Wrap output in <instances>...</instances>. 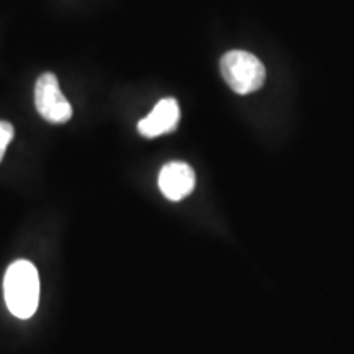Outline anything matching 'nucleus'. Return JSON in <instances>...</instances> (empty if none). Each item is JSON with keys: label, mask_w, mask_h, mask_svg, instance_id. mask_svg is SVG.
Instances as JSON below:
<instances>
[{"label": "nucleus", "mask_w": 354, "mask_h": 354, "mask_svg": "<svg viewBox=\"0 0 354 354\" xmlns=\"http://www.w3.org/2000/svg\"><path fill=\"white\" fill-rule=\"evenodd\" d=\"M3 297L13 317L28 320L35 315L39 304V276L30 261L19 259L8 266L3 277Z\"/></svg>", "instance_id": "1"}, {"label": "nucleus", "mask_w": 354, "mask_h": 354, "mask_svg": "<svg viewBox=\"0 0 354 354\" xmlns=\"http://www.w3.org/2000/svg\"><path fill=\"white\" fill-rule=\"evenodd\" d=\"M220 71L225 82L240 95L251 94L264 86V64L248 51L233 50L221 57Z\"/></svg>", "instance_id": "2"}, {"label": "nucleus", "mask_w": 354, "mask_h": 354, "mask_svg": "<svg viewBox=\"0 0 354 354\" xmlns=\"http://www.w3.org/2000/svg\"><path fill=\"white\" fill-rule=\"evenodd\" d=\"M35 107L46 122L66 123L73 117V107L61 92L57 77L53 73H44L35 84Z\"/></svg>", "instance_id": "3"}, {"label": "nucleus", "mask_w": 354, "mask_h": 354, "mask_svg": "<svg viewBox=\"0 0 354 354\" xmlns=\"http://www.w3.org/2000/svg\"><path fill=\"white\" fill-rule=\"evenodd\" d=\"M158 185L166 198L172 202L183 201L196 187V174L185 162H169L159 172Z\"/></svg>", "instance_id": "4"}, {"label": "nucleus", "mask_w": 354, "mask_h": 354, "mask_svg": "<svg viewBox=\"0 0 354 354\" xmlns=\"http://www.w3.org/2000/svg\"><path fill=\"white\" fill-rule=\"evenodd\" d=\"M180 120L179 104L174 99L159 100L151 113H148L143 120L138 123L140 135L145 138H156V136L166 135L176 130Z\"/></svg>", "instance_id": "5"}, {"label": "nucleus", "mask_w": 354, "mask_h": 354, "mask_svg": "<svg viewBox=\"0 0 354 354\" xmlns=\"http://www.w3.org/2000/svg\"><path fill=\"white\" fill-rule=\"evenodd\" d=\"M13 136H15V130L10 122L0 120V162H2L3 154H6L8 145L12 143Z\"/></svg>", "instance_id": "6"}]
</instances>
